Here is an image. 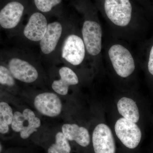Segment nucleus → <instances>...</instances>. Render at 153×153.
I'll return each mask as SVG.
<instances>
[{
  "instance_id": "f257e3e1",
  "label": "nucleus",
  "mask_w": 153,
  "mask_h": 153,
  "mask_svg": "<svg viewBox=\"0 0 153 153\" xmlns=\"http://www.w3.org/2000/svg\"><path fill=\"white\" fill-rule=\"evenodd\" d=\"M108 55L116 74L122 78H127L135 69L134 59L126 47L120 44L112 45L108 50Z\"/></svg>"
},
{
  "instance_id": "f03ea898",
  "label": "nucleus",
  "mask_w": 153,
  "mask_h": 153,
  "mask_svg": "<svg viewBox=\"0 0 153 153\" xmlns=\"http://www.w3.org/2000/svg\"><path fill=\"white\" fill-rule=\"evenodd\" d=\"M81 33L87 54L92 57H98L102 47V29L99 23L87 19L82 24Z\"/></svg>"
},
{
  "instance_id": "7ed1b4c3",
  "label": "nucleus",
  "mask_w": 153,
  "mask_h": 153,
  "mask_svg": "<svg viewBox=\"0 0 153 153\" xmlns=\"http://www.w3.org/2000/svg\"><path fill=\"white\" fill-rule=\"evenodd\" d=\"M105 12L113 24L125 27L130 23L132 16V6L130 0H105Z\"/></svg>"
},
{
  "instance_id": "20e7f679",
  "label": "nucleus",
  "mask_w": 153,
  "mask_h": 153,
  "mask_svg": "<svg viewBox=\"0 0 153 153\" xmlns=\"http://www.w3.org/2000/svg\"><path fill=\"white\" fill-rule=\"evenodd\" d=\"M86 53L85 44L80 36L71 34L65 38L61 49V56L69 64L79 66L84 61Z\"/></svg>"
},
{
  "instance_id": "39448f33",
  "label": "nucleus",
  "mask_w": 153,
  "mask_h": 153,
  "mask_svg": "<svg viewBox=\"0 0 153 153\" xmlns=\"http://www.w3.org/2000/svg\"><path fill=\"white\" fill-rule=\"evenodd\" d=\"M114 131L118 138L126 147L135 149L140 142L142 132L136 123L120 118L116 122Z\"/></svg>"
},
{
  "instance_id": "423d86ee",
  "label": "nucleus",
  "mask_w": 153,
  "mask_h": 153,
  "mask_svg": "<svg viewBox=\"0 0 153 153\" xmlns=\"http://www.w3.org/2000/svg\"><path fill=\"white\" fill-rule=\"evenodd\" d=\"M10 58L7 68L14 79L27 83H32L38 79V70L30 62L16 56Z\"/></svg>"
},
{
  "instance_id": "0eeeda50",
  "label": "nucleus",
  "mask_w": 153,
  "mask_h": 153,
  "mask_svg": "<svg viewBox=\"0 0 153 153\" xmlns=\"http://www.w3.org/2000/svg\"><path fill=\"white\" fill-rule=\"evenodd\" d=\"M92 144L95 153H115L116 145L112 131L108 126L100 123L94 130Z\"/></svg>"
},
{
  "instance_id": "6e6552de",
  "label": "nucleus",
  "mask_w": 153,
  "mask_h": 153,
  "mask_svg": "<svg viewBox=\"0 0 153 153\" xmlns=\"http://www.w3.org/2000/svg\"><path fill=\"white\" fill-rule=\"evenodd\" d=\"M34 104L38 112L48 117H57L62 111V102L57 94L52 92L38 94L34 100Z\"/></svg>"
},
{
  "instance_id": "1a4fd4ad",
  "label": "nucleus",
  "mask_w": 153,
  "mask_h": 153,
  "mask_svg": "<svg viewBox=\"0 0 153 153\" xmlns=\"http://www.w3.org/2000/svg\"><path fill=\"white\" fill-rule=\"evenodd\" d=\"M25 7L22 3L13 1L6 4L0 10V29L12 30L21 22Z\"/></svg>"
},
{
  "instance_id": "9d476101",
  "label": "nucleus",
  "mask_w": 153,
  "mask_h": 153,
  "mask_svg": "<svg viewBox=\"0 0 153 153\" xmlns=\"http://www.w3.org/2000/svg\"><path fill=\"white\" fill-rule=\"evenodd\" d=\"M48 25L47 18L42 13H34L24 28V36L30 41L40 42L47 31Z\"/></svg>"
},
{
  "instance_id": "9b49d317",
  "label": "nucleus",
  "mask_w": 153,
  "mask_h": 153,
  "mask_svg": "<svg viewBox=\"0 0 153 153\" xmlns=\"http://www.w3.org/2000/svg\"><path fill=\"white\" fill-rule=\"evenodd\" d=\"M63 33V26L60 22L48 24L47 31L41 41L40 47L44 55H49L55 51Z\"/></svg>"
},
{
  "instance_id": "f8f14e48",
  "label": "nucleus",
  "mask_w": 153,
  "mask_h": 153,
  "mask_svg": "<svg viewBox=\"0 0 153 153\" xmlns=\"http://www.w3.org/2000/svg\"><path fill=\"white\" fill-rule=\"evenodd\" d=\"M59 74L60 79L53 81L52 88L58 94L66 95L68 93L70 86L77 85L79 83V78L75 72L67 66L60 68Z\"/></svg>"
},
{
  "instance_id": "ddd939ff",
  "label": "nucleus",
  "mask_w": 153,
  "mask_h": 153,
  "mask_svg": "<svg viewBox=\"0 0 153 153\" xmlns=\"http://www.w3.org/2000/svg\"><path fill=\"white\" fill-rule=\"evenodd\" d=\"M62 132L68 141H74L83 147L90 143V136L87 128L76 124H64L62 126Z\"/></svg>"
},
{
  "instance_id": "4468645a",
  "label": "nucleus",
  "mask_w": 153,
  "mask_h": 153,
  "mask_svg": "<svg viewBox=\"0 0 153 153\" xmlns=\"http://www.w3.org/2000/svg\"><path fill=\"white\" fill-rule=\"evenodd\" d=\"M117 109L122 117L137 123L140 119V112L136 102L131 98L123 97L118 100Z\"/></svg>"
},
{
  "instance_id": "2eb2a0df",
  "label": "nucleus",
  "mask_w": 153,
  "mask_h": 153,
  "mask_svg": "<svg viewBox=\"0 0 153 153\" xmlns=\"http://www.w3.org/2000/svg\"><path fill=\"white\" fill-rule=\"evenodd\" d=\"M24 115L22 129L20 136L23 139L28 138L41 126V121L36 116L35 113L32 110L26 108L23 111Z\"/></svg>"
},
{
  "instance_id": "dca6fc26",
  "label": "nucleus",
  "mask_w": 153,
  "mask_h": 153,
  "mask_svg": "<svg viewBox=\"0 0 153 153\" xmlns=\"http://www.w3.org/2000/svg\"><path fill=\"white\" fill-rule=\"evenodd\" d=\"M13 114V109L7 103L0 102V133L5 134L9 131Z\"/></svg>"
},
{
  "instance_id": "f3484780",
  "label": "nucleus",
  "mask_w": 153,
  "mask_h": 153,
  "mask_svg": "<svg viewBox=\"0 0 153 153\" xmlns=\"http://www.w3.org/2000/svg\"><path fill=\"white\" fill-rule=\"evenodd\" d=\"M71 147L68 140L62 132L55 136V142L48 149V153H70Z\"/></svg>"
},
{
  "instance_id": "a211bd4d",
  "label": "nucleus",
  "mask_w": 153,
  "mask_h": 153,
  "mask_svg": "<svg viewBox=\"0 0 153 153\" xmlns=\"http://www.w3.org/2000/svg\"><path fill=\"white\" fill-rule=\"evenodd\" d=\"M15 79L9 68L0 64V84L9 87L15 85Z\"/></svg>"
},
{
  "instance_id": "6ab92c4d",
  "label": "nucleus",
  "mask_w": 153,
  "mask_h": 153,
  "mask_svg": "<svg viewBox=\"0 0 153 153\" xmlns=\"http://www.w3.org/2000/svg\"><path fill=\"white\" fill-rule=\"evenodd\" d=\"M62 0H34L36 7L42 13H48L60 4Z\"/></svg>"
},
{
  "instance_id": "aec40b11",
  "label": "nucleus",
  "mask_w": 153,
  "mask_h": 153,
  "mask_svg": "<svg viewBox=\"0 0 153 153\" xmlns=\"http://www.w3.org/2000/svg\"><path fill=\"white\" fill-rule=\"evenodd\" d=\"M24 115L19 111L14 113L13 121L11 123V127L14 131L20 132L22 129Z\"/></svg>"
},
{
  "instance_id": "412c9836",
  "label": "nucleus",
  "mask_w": 153,
  "mask_h": 153,
  "mask_svg": "<svg viewBox=\"0 0 153 153\" xmlns=\"http://www.w3.org/2000/svg\"><path fill=\"white\" fill-rule=\"evenodd\" d=\"M147 58L148 71L151 75L153 76V41L149 48Z\"/></svg>"
},
{
  "instance_id": "4be33fe9",
  "label": "nucleus",
  "mask_w": 153,
  "mask_h": 153,
  "mask_svg": "<svg viewBox=\"0 0 153 153\" xmlns=\"http://www.w3.org/2000/svg\"><path fill=\"white\" fill-rule=\"evenodd\" d=\"M2 149V147L1 145V143H0V153L1 152Z\"/></svg>"
}]
</instances>
